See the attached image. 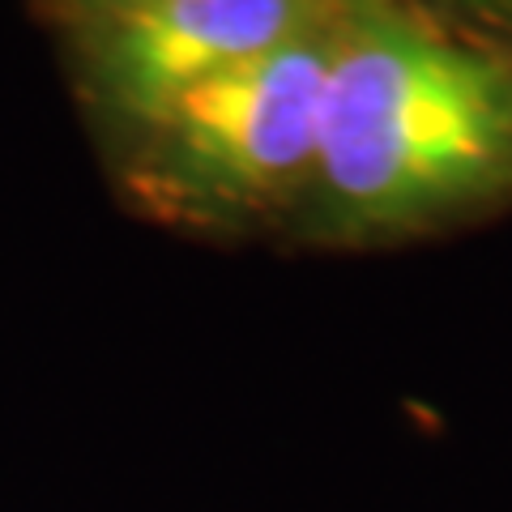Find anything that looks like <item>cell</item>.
Instances as JSON below:
<instances>
[{"instance_id":"obj_1","label":"cell","mask_w":512,"mask_h":512,"mask_svg":"<svg viewBox=\"0 0 512 512\" xmlns=\"http://www.w3.org/2000/svg\"><path fill=\"white\" fill-rule=\"evenodd\" d=\"M320 222L397 235L512 192V60L376 0L342 13L316 146Z\"/></svg>"},{"instance_id":"obj_2","label":"cell","mask_w":512,"mask_h":512,"mask_svg":"<svg viewBox=\"0 0 512 512\" xmlns=\"http://www.w3.org/2000/svg\"><path fill=\"white\" fill-rule=\"evenodd\" d=\"M342 13L171 103L158 124L167 128L175 192L192 205L239 210L291 188L316 167L320 107Z\"/></svg>"},{"instance_id":"obj_3","label":"cell","mask_w":512,"mask_h":512,"mask_svg":"<svg viewBox=\"0 0 512 512\" xmlns=\"http://www.w3.org/2000/svg\"><path fill=\"white\" fill-rule=\"evenodd\" d=\"M342 0H154L124 9L103 69L116 103L158 124L192 86L333 22Z\"/></svg>"},{"instance_id":"obj_4","label":"cell","mask_w":512,"mask_h":512,"mask_svg":"<svg viewBox=\"0 0 512 512\" xmlns=\"http://www.w3.org/2000/svg\"><path fill=\"white\" fill-rule=\"evenodd\" d=\"M487 5H491V9L500 13V18H504V22L512 26V0H487Z\"/></svg>"},{"instance_id":"obj_5","label":"cell","mask_w":512,"mask_h":512,"mask_svg":"<svg viewBox=\"0 0 512 512\" xmlns=\"http://www.w3.org/2000/svg\"><path fill=\"white\" fill-rule=\"evenodd\" d=\"M107 5H116V9L124 13V9H141V5H154V0H107Z\"/></svg>"}]
</instances>
